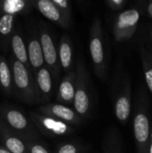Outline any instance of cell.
Here are the masks:
<instances>
[{
    "label": "cell",
    "mask_w": 152,
    "mask_h": 153,
    "mask_svg": "<svg viewBox=\"0 0 152 153\" xmlns=\"http://www.w3.org/2000/svg\"><path fill=\"white\" fill-rule=\"evenodd\" d=\"M28 116L38 131L48 137L66 136L75 132L74 126L39 112H30Z\"/></svg>",
    "instance_id": "obj_9"
},
{
    "label": "cell",
    "mask_w": 152,
    "mask_h": 153,
    "mask_svg": "<svg viewBox=\"0 0 152 153\" xmlns=\"http://www.w3.org/2000/svg\"><path fill=\"white\" fill-rule=\"evenodd\" d=\"M107 7L114 12L116 11H124L125 7L127 5V0H107L105 2Z\"/></svg>",
    "instance_id": "obj_25"
},
{
    "label": "cell",
    "mask_w": 152,
    "mask_h": 153,
    "mask_svg": "<svg viewBox=\"0 0 152 153\" xmlns=\"http://www.w3.org/2000/svg\"><path fill=\"white\" fill-rule=\"evenodd\" d=\"M34 6L31 0H2L0 1V12L15 16L26 15Z\"/></svg>",
    "instance_id": "obj_19"
},
{
    "label": "cell",
    "mask_w": 152,
    "mask_h": 153,
    "mask_svg": "<svg viewBox=\"0 0 152 153\" xmlns=\"http://www.w3.org/2000/svg\"><path fill=\"white\" fill-rule=\"evenodd\" d=\"M38 112L44 116H47L62 122H65L72 126H81L85 121L73 107H69L60 103H47L40 106Z\"/></svg>",
    "instance_id": "obj_11"
},
{
    "label": "cell",
    "mask_w": 152,
    "mask_h": 153,
    "mask_svg": "<svg viewBox=\"0 0 152 153\" xmlns=\"http://www.w3.org/2000/svg\"><path fill=\"white\" fill-rule=\"evenodd\" d=\"M0 90L8 96H13V74L9 61L0 54Z\"/></svg>",
    "instance_id": "obj_20"
},
{
    "label": "cell",
    "mask_w": 152,
    "mask_h": 153,
    "mask_svg": "<svg viewBox=\"0 0 152 153\" xmlns=\"http://www.w3.org/2000/svg\"><path fill=\"white\" fill-rule=\"evenodd\" d=\"M75 84L76 71L72 69L71 71L65 74L58 85V90L56 97V102L69 107H73L75 95Z\"/></svg>",
    "instance_id": "obj_14"
},
{
    "label": "cell",
    "mask_w": 152,
    "mask_h": 153,
    "mask_svg": "<svg viewBox=\"0 0 152 153\" xmlns=\"http://www.w3.org/2000/svg\"><path fill=\"white\" fill-rule=\"evenodd\" d=\"M0 142L11 153H29L28 142L7 130L0 124Z\"/></svg>",
    "instance_id": "obj_16"
},
{
    "label": "cell",
    "mask_w": 152,
    "mask_h": 153,
    "mask_svg": "<svg viewBox=\"0 0 152 153\" xmlns=\"http://www.w3.org/2000/svg\"><path fill=\"white\" fill-rule=\"evenodd\" d=\"M25 39L30 70L35 74L40 68L46 65L37 23L32 22H28L26 25Z\"/></svg>",
    "instance_id": "obj_10"
},
{
    "label": "cell",
    "mask_w": 152,
    "mask_h": 153,
    "mask_svg": "<svg viewBox=\"0 0 152 153\" xmlns=\"http://www.w3.org/2000/svg\"><path fill=\"white\" fill-rule=\"evenodd\" d=\"M90 54L96 75L104 80L107 74V56L101 21L96 17L90 29Z\"/></svg>",
    "instance_id": "obj_6"
},
{
    "label": "cell",
    "mask_w": 152,
    "mask_h": 153,
    "mask_svg": "<svg viewBox=\"0 0 152 153\" xmlns=\"http://www.w3.org/2000/svg\"><path fill=\"white\" fill-rule=\"evenodd\" d=\"M29 153H52L45 144L40 143L39 140L31 141L28 143Z\"/></svg>",
    "instance_id": "obj_24"
},
{
    "label": "cell",
    "mask_w": 152,
    "mask_h": 153,
    "mask_svg": "<svg viewBox=\"0 0 152 153\" xmlns=\"http://www.w3.org/2000/svg\"><path fill=\"white\" fill-rule=\"evenodd\" d=\"M152 117L151 100L146 90L142 87L135 97L133 106V134L137 153H148Z\"/></svg>",
    "instance_id": "obj_1"
},
{
    "label": "cell",
    "mask_w": 152,
    "mask_h": 153,
    "mask_svg": "<svg viewBox=\"0 0 152 153\" xmlns=\"http://www.w3.org/2000/svg\"><path fill=\"white\" fill-rule=\"evenodd\" d=\"M148 153H152V122H151V140H150V144H149Z\"/></svg>",
    "instance_id": "obj_28"
},
{
    "label": "cell",
    "mask_w": 152,
    "mask_h": 153,
    "mask_svg": "<svg viewBox=\"0 0 152 153\" xmlns=\"http://www.w3.org/2000/svg\"><path fill=\"white\" fill-rule=\"evenodd\" d=\"M84 148L82 143L76 142H66L56 146L54 153H82Z\"/></svg>",
    "instance_id": "obj_23"
},
{
    "label": "cell",
    "mask_w": 152,
    "mask_h": 153,
    "mask_svg": "<svg viewBox=\"0 0 152 153\" xmlns=\"http://www.w3.org/2000/svg\"><path fill=\"white\" fill-rule=\"evenodd\" d=\"M0 124L28 143L39 140L38 129L29 116L16 108L2 106L0 108Z\"/></svg>",
    "instance_id": "obj_4"
},
{
    "label": "cell",
    "mask_w": 152,
    "mask_h": 153,
    "mask_svg": "<svg viewBox=\"0 0 152 153\" xmlns=\"http://www.w3.org/2000/svg\"><path fill=\"white\" fill-rule=\"evenodd\" d=\"M8 61L13 74V96L28 105L38 103L39 98L35 77L31 70L17 61L12 55Z\"/></svg>",
    "instance_id": "obj_3"
},
{
    "label": "cell",
    "mask_w": 152,
    "mask_h": 153,
    "mask_svg": "<svg viewBox=\"0 0 152 153\" xmlns=\"http://www.w3.org/2000/svg\"><path fill=\"white\" fill-rule=\"evenodd\" d=\"M140 56L146 87L152 96V54L143 45L140 47Z\"/></svg>",
    "instance_id": "obj_21"
},
{
    "label": "cell",
    "mask_w": 152,
    "mask_h": 153,
    "mask_svg": "<svg viewBox=\"0 0 152 153\" xmlns=\"http://www.w3.org/2000/svg\"><path fill=\"white\" fill-rule=\"evenodd\" d=\"M53 1L58 6V8L63 12V13L69 20H72V9H71L70 2L68 0H53Z\"/></svg>",
    "instance_id": "obj_26"
},
{
    "label": "cell",
    "mask_w": 152,
    "mask_h": 153,
    "mask_svg": "<svg viewBox=\"0 0 152 153\" xmlns=\"http://www.w3.org/2000/svg\"><path fill=\"white\" fill-rule=\"evenodd\" d=\"M142 10L139 6L120 12L113 22V36L116 42L131 39L135 34L141 20Z\"/></svg>",
    "instance_id": "obj_7"
},
{
    "label": "cell",
    "mask_w": 152,
    "mask_h": 153,
    "mask_svg": "<svg viewBox=\"0 0 152 153\" xmlns=\"http://www.w3.org/2000/svg\"><path fill=\"white\" fill-rule=\"evenodd\" d=\"M17 16L0 12V48L7 53L10 50V42L16 25Z\"/></svg>",
    "instance_id": "obj_17"
},
{
    "label": "cell",
    "mask_w": 152,
    "mask_h": 153,
    "mask_svg": "<svg viewBox=\"0 0 152 153\" xmlns=\"http://www.w3.org/2000/svg\"><path fill=\"white\" fill-rule=\"evenodd\" d=\"M34 77L39 102L47 104L51 100L56 88V81L53 77V74L51 71L45 65L34 74Z\"/></svg>",
    "instance_id": "obj_12"
},
{
    "label": "cell",
    "mask_w": 152,
    "mask_h": 153,
    "mask_svg": "<svg viewBox=\"0 0 152 153\" xmlns=\"http://www.w3.org/2000/svg\"><path fill=\"white\" fill-rule=\"evenodd\" d=\"M75 95L73 108L85 120L91 116V95L90 75L83 60L77 62Z\"/></svg>",
    "instance_id": "obj_5"
},
{
    "label": "cell",
    "mask_w": 152,
    "mask_h": 153,
    "mask_svg": "<svg viewBox=\"0 0 152 153\" xmlns=\"http://www.w3.org/2000/svg\"><path fill=\"white\" fill-rule=\"evenodd\" d=\"M150 37H151V39L152 40V28L150 29Z\"/></svg>",
    "instance_id": "obj_30"
},
{
    "label": "cell",
    "mask_w": 152,
    "mask_h": 153,
    "mask_svg": "<svg viewBox=\"0 0 152 153\" xmlns=\"http://www.w3.org/2000/svg\"><path fill=\"white\" fill-rule=\"evenodd\" d=\"M144 11H145L146 14L152 20V1H149V2L145 3Z\"/></svg>",
    "instance_id": "obj_27"
},
{
    "label": "cell",
    "mask_w": 152,
    "mask_h": 153,
    "mask_svg": "<svg viewBox=\"0 0 152 153\" xmlns=\"http://www.w3.org/2000/svg\"><path fill=\"white\" fill-rule=\"evenodd\" d=\"M10 50L12 56L20 63L24 65L27 68L30 69L28 49L25 39V33L23 32L20 24L16 22L15 29L10 42Z\"/></svg>",
    "instance_id": "obj_15"
},
{
    "label": "cell",
    "mask_w": 152,
    "mask_h": 153,
    "mask_svg": "<svg viewBox=\"0 0 152 153\" xmlns=\"http://www.w3.org/2000/svg\"><path fill=\"white\" fill-rule=\"evenodd\" d=\"M0 153H11L9 151H7L4 147H3V146H1L0 147Z\"/></svg>",
    "instance_id": "obj_29"
},
{
    "label": "cell",
    "mask_w": 152,
    "mask_h": 153,
    "mask_svg": "<svg viewBox=\"0 0 152 153\" xmlns=\"http://www.w3.org/2000/svg\"><path fill=\"white\" fill-rule=\"evenodd\" d=\"M112 99L116 119L121 124L125 125L132 115L133 99L131 79L122 64L118 65L113 79Z\"/></svg>",
    "instance_id": "obj_2"
},
{
    "label": "cell",
    "mask_w": 152,
    "mask_h": 153,
    "mask_svg": "<svg viewBox=\"0 0 152 153\" xmlns=\"http://www.w3.org/2000/svg\"><path fill=\"white\" fill-rule=\"evenodd\" d=\"M34 6L47 20L52 22L63 29H68L72 20H69L53 0L34 1Z\"/></svg>",
    "instance_id": "obj_13"
},
{
    "label": "cell",
    "mask_w": 152,
    "mask_h": 153,
    "mask_svg": "<svg viewBox=\"0 0 152 153\" xmlns=\"http://www.w3.org/2000/svg\"><path fill=\"white\" fill-rule=\"evenodd\" d=\"M58 56L61 69L65 73L71 71L73 63V45L68 34H63L58 45Z\"/></svg>",
    "instance_id": "obj_18"
},
{
    "label": "cell",
    "mask_w": 152,
    "mask_h": 153,
    "mask_svg": "<svg viewBox=\"0 0 152 153\" xmlns=\"http://www.w3.org/2000/svg\"><path fill=\"white\" fill-rule=\"evenodd\" d=\"M104 153H122V143L117 131L112 129L105 139Z\"/></svg>",
    "instance_id": "obj_22"
},
{
    "label": "cell",
    "mask_w": 152,
    "mask_h": 153,
    "mask_svg": "<svg viewBox=\"0 0 152 153\" xmlns=\"http://www.w3.org/2000/svg\"><path fill=\"white\" fill-rule=\"evenodd\" d=\"M37 25L46 66L51 71L56 82H57L61 73L58 48L56 45L54 36L48 26L43 22H39Z\"/></svg>",
    "instance_id": "obj_8"
}]
</instances>
